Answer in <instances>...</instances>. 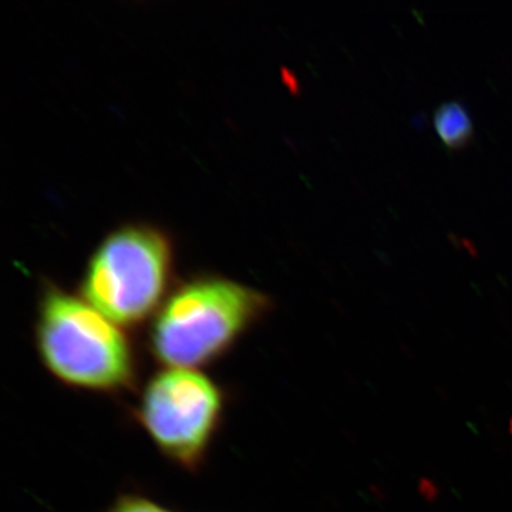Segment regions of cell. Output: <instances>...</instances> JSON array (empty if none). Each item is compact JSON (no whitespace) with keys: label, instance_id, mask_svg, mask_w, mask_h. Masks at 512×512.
Instances as JSON below:
<instances>
[{"label":"cell","instance_id":"cell-1","mask_svg":"<svg viewBox=\"0 0 512 512\" xmlns=\"http://www.w3.org/2000/svg\"><path fill=\"white\" fill-rule=\"evenodd\" d=\"M271 308L264 293L224 276H195L167 296L148 348L164 367L201 370L227 356Z\"/></svg>","mask_w":512,"mask_h":512},{"label":"cell","instance_id":"cell-2","mask_svg":"<svg viewBox=\"0 0 512 512\" xmlns=\"http://www.w3.org/2000/svg\"><path fill=\"white\" fill-rule=\"evenodd\" d=\"M35 338L47 372L70 389L116 394L136 384V350L127 333L83 296L47 286Z\"/></svg>","mask_w":512,"mask_h":512},{"label":"cell","instance_id":"cell-3","mask_svg":"<svg viewBox=\"0 0 512 512\" xmlns=\"http://www.w3.org/2000/svg\"><path fill=\"white\" fill-rule=\"evenodd\" d=\"M173 247L163 231L133 224L114 229L96 248L82 281V296L121 328L154 318L168 293Z\"/></svg>","mask_w":512,"mask_h":512},{"label":"cell","instance_id":"cell-4","mask_svg":"<svg viewBox=\"0 0 512 512\" xmlns=\"http://www.w3.org/2000/svg\"><path fill=\"white\" fill-rule=\"evenodd\" d=\"M224 413L225 393L215 380L201 370L164 367L144 387L137 421L164 457L194 473L204 464Z\"/></svg>","mask_w":512,"mask_h":512},{"label":"cell","instance_id":"cell-5","mask_svg":"<svg viewBox=\"0 0 512 512\" xmlns=\"http://www.w3.org/2000/svg\"><path fill=\"white\" fill-rule=\"evenodd\" d=\"M434 127L441 141L450 150H460L474 136V123L470 111L461 101H444L434 111Z\"/></svg>","mask_w":512,"mask_h":512},{"label":"cell","instance_id":"cell-6","mask_svg":"<svg viewBox=\"0 0 512 512\" xmlns=\"http://www.w3.org/2000/svg\"><path fill=\"white\" fill-rule=\"evenodd\" d=\"M107 512H175L164 505L138 494H124L114 501Z\"/></svg>","mask_w":512,"mask_h":512}]
</instances>
